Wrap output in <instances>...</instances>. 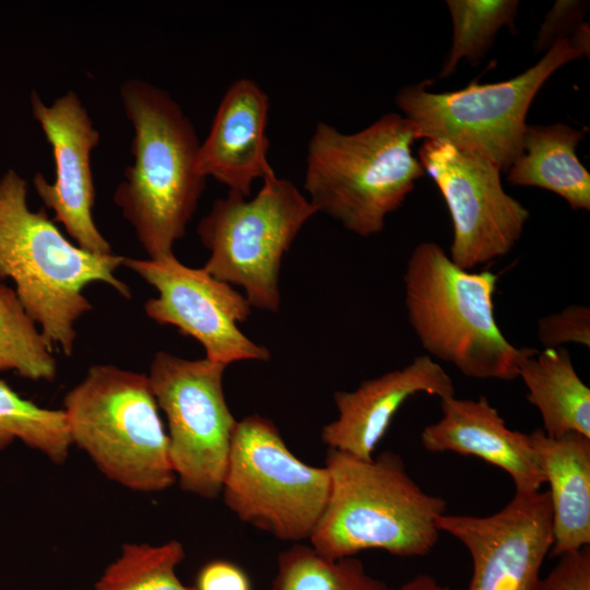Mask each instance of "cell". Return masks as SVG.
Listing matches in <instances>:
<instances>
[{"label":"cell","instance_id":"22","mask_svg":"<svg viewBox=\"0 0 590 590\" xmlns=\"http://www.w3.org/2000/svg\"><path fill=\"white\" fill-rule=\"evenodd\" d=\"M22 441L51 462H66L72 446L63 410L42 408L0 379V450Z\"/></svg>","mask_w":590,"mask_h":590},{"label":"cell","instance_id":"8","mask_svg":"<svg viewBox=\"0 0 590 590\" xmlns=\"http://www.w3.org/2000/svg\"><path fill=\"white\" fill-rule=\"evenodd\" d=\"M569 38H560L538 63L496 83L470 82L467 87L434 93L430 81L401 88L396 104L422 139L441 140L481 154L503 172L522 151L529 107L546 80L565 63L580 58Z\"/></svg>","mask_w":590,"mask_h":590},{"label":"cell","instance_id":"6","mask_svg":"<svg viewBox=\"0 0 590 590\" xmlns=\"http://www.w3.org/2000/svg\"><path fill=\"white\" fill-rule=\"evenodd\" d=\"M72 445L108 480L156 493L177 480L168 436L148 375L92 365L63 399Z\"/></svg>","mask_w":590,"mask_h":590},{"label":"cell","instance_id":"21","mask_svg":"<svg viewBox=\"0 0 590 590\" xmlns=\"http://www.w3.org/2000/svg\"><path fill=\"white\" fill-rule=\"evenodd\" d=\"M270 590H389L355 556L331 558L311 545L280 553Z\"/></svg>","mask_w":590,"mask_h":590},{"label":"cell","instance_id":"24","mask_svg":"<svg viewBox=\"0 0 590 590\" xmlns=\"http://www.w3.org/2000/svg\"><path fill=\"white\" fill-rule=\"evenodd\" d=\"M184 558V546L177 540L158 545L126 543L93 590H194L176 574Z\"/></svg>","mask_w":590,"mask_h":590},{"label":"cell","instance_id":"9","mask_svg":"<svg viewBox=\"0 0 590 590\" xmlns=\"http://www.w3.org/2000/svg\"><path fill=\"white\" fill-rule=\"evenodd\" d=\"M329 494L328 469L298 459L271 420L237 421L221 495L239 520L282 541L309 540Z\"/></svg>","mask_w":590,"mask_h":590},{"label":"cell","instance_id":"18","mask_svg":"<svg viewBox=\"0 0 590 590\" xmlns=\"http://www.w3.org/2000/svg\"><path fill=\"white\" fill-rule=\"evenodd\" d=\"M547 491L553 526L550 555L559 557L590 544V437L530 433Z\"/></svg>","mask_w":590,"mask_h":590},{"label":"cell","instance_id":"23","mask_svg":"<svg viewBox=\"0 0 590 590\" xmlns=\"http://www.w3.org/2000/svg\"><path fill=\"white\" fill-rule=\"evenodd\" d=\"M15 291L0 283V373L14 370L35 381H52L57 363Z\"/></svg>","mask_w":590,"mask_h":590},{"label":"cell","instance_id":"19","mask_svg":"<svg viewBox=\"0 0 590 590\" xmlns=\"http://www.w3.org/2000/svg\"><path fill=\"white\" fill-rule=\"evenodd\" d=\"M585 132L560 122L527 126L522 151L508 168V182L545 189L573 210H590V174L576 153Z\"/></svg>","mask_w":590,"mask_h":590},{"label":"cell","instance_id":"31","mask_svg":"<svg viewBox=\"0 0 590 590\" xmlns=\"http://www.w3.org/2000/svg\"><path fill=\"white\" fill-rule=\"evenodd\" d=\"M589 24L582 22L577 26L569 38L573 48L576 49L581 57H589Z\"/></svg>","mask_w":590,"mask_h":590},{"label":"cell","instance_id":"27","mask_svg":"<svg viewBox=\"0 0 590 590\" xmlns=\"http://www.w3.org/2000/svg\"><path fill=\"white\" fill-rule=\"evenodd\" d=\"M588 5L586 1L557 0L541 24L534 45L535 50L547 51L555 42L573 34L582 23Z\"/></svg>","mask_w":590,"mask_h":590},{"label":"cell","instance_id":"14","mask_svg":"<svg viewBox=\"0 0 590 590\" xmlns=\"http://www.w3.org/2000/svg\"><path fill=\"white\" fill-rule=\"evenodd\" d=\"M31 105L51 146L55 163L54 182H48L42 173L35 174L36 193L80 248L97 255L113 253L93 219L95 186L91 154L101 135L86 108L72 91L48 106L32 92Z\"/></svg>","mask_w":590,"mask_h":590},{"label":"cell","instance_id":"20","mask_svg":"<svg viewBox=\"0 0 590 590\" xmlns=\"http://www.w3.org/2000/svg\"><path fill=\"white\" fill-rule=\"evenodd\" d=\"M518 378L542 418L547 436L590 437V389L577 374L566 347L538 350L519 365Z\"/></svg>","mask_w":590,"mask_h":590},{"label":"cell","instance_id":"29","mask_svg":"<svg viewBox=\"0 0 590 590\" xmlns=\"http://www.w3.org/2000/svg\"><path fill=\"white\" fill-rule=\"evenodd\" d=\"M194 590H251L247 575L235 564L216 559L199 571Z\"/></svg>","mask_w":590,"mask_h":590},{"label":"cell","instance_id":"1","mask_svg":"<svg viewBox=\"0 0 590 590\" xmlns=\"http://www.w3.org/2000/svg\"><path fill=\"white\" fill-rule=\"evenodd\" d=\"M120 97L133 128V163L114 201L149 259L172 256L205 189L197 167L201 142L168 92L132 79L121 85Z\"/></svg>","mask_w":590,"mask_h":590},{"label":"cell","instance_id":"25","mask_svg":"<svg viewBox=\"0 0 590 590\" xmlns=\"http://www.w3.org/2000/svg\"><path fill=\"white\" fill-rule=\"evenodd\" d=\"M452 21V44L440 78L449 76L461 59L483 58L503 26L515 30L517 0H447Z\"/></svg>","mask_w":590,"mask_h":590},{"label":"cell","instance_id":"2","mask_svg":"<svg viewBox=\"0 0 590 590\" xmlns=\"http://www.w3.org/2000/svg\"><path fill=\"white\" fill-rule=\"evenodd\" d=\"M27 184L15 170L0 178V281L15 293L51 347L70 356L75 323L93 309L83 290L103 282L125 298L129 286L115 275L123 257L97 255L71 243L45 211L27 205Z\"/></svg>","mask_w":590,"mask_h":590},{"label":"cell","instance_id":"15","mask_svg":"<svg viewBox=\"0 0 590 590\" xmlns=\"http://www.w3.org/2000/svg\"><path fill=\"white\" fill-rule=\"evenodd\" d=\"M455 396L452 378L440 364L418 355L402 368L364 380L352 391L333 394L338 416L321 429L329 449L371 460L399 409L413 396Z\"/></svg>","mask_w":590,"mask_h":590},{"label":"cell","instance_id":"26","mask_svg":"<svg viewBox=\"0 0 590 590\" xmlns=\"http://www.w3.org/2000/svg\"><path fill=\"white\" fill-rule=\"evenodd\" d=\"M538 338L544 349L575 343L590 347V309L573 304L538 319Z\"/></svg>","mask_w":590,"mask_h":590},{"label":"cell","instance_id":"17","mask_svg":"<svg viewBox=\"0 0 590 590\" xmlns=\"http://www.w3.org/2000/svg\"><path fill=\"white\" fill-rule=\"evenodd\" d=\"M269 108L268 95L253 80L233 82L200 143L199 173L225 185L231 193L250 197L253 182L274 172L268 160Z\"/></svg>","mask_w":590,"mask_h":590},{"label":"cell","instance_id":"3","mask_svg":"<svg viewBox=\"0 0 590 590\" xmlns=\"http://www.w3.org/2000/svg\"><path fill=\"white\" fill-rule=\"evenodd\" d=\"M324 467L330 494L309 538L316 551L331 558L367 550L418 557L435 547L447 500L424 492L400 455L384 451L362 460L328 449Z\"/></svg>","mask_w":590,"mask_h":590},{"label":"cell","instance_id":"10","mask_svg":"<svg viewBox=\"0 0 590 590\" xmlns=\"http://www.w3.org/2000/svg\"><path fill=\"white\" fill-rule=\"evenodd\" d=\"M226 366L157 352L148 375L168 426L169 456L181 489L221 495L237 420L223 390Z\"/></svg>","mask_w":590,"mask_h":590},{"label":"cell","instance_id":"30","mask_svg":"<svg viewBox=\"0 0 590 590\" xmlns=\"http://www.w3.org/2000/svg\"><path fill=\"white\" fill-rule=\"evenodd\" d=\"M389 590H450V588L430 575L420 574L397 588H389Z\"/></svg>","mask_w":590,"mask_h":590},{"label":"cell","instance_id":"16","mask_svg":"<svg viewBox=\"0 0 590 590\" xmlns=\"http://www.w3.org/2000/svg\"><path fill=\"white\" fill-rule=\"evenodd\" d=\"M441 417L421 433L429 452L477 457L511 477L515 493L531 494L545 483L530 434L510 429L487 398L440 399Z\"/></svg>","mask_w":590,"mask_h":590},{"label":"cell","instance_id":"13","mask_svg":"<svg viewBox=\"0 0 590 590\" xmlns=\"http://www.w3.org/2000/svg\"><path fill=\"white\" fill-rule=\"evenodd\" d=\"M437 524L470 554L472 574L467 590H541L542 566L553 546L547 491L515 493L508 504L488 516L445 514Z\"/></svg>","mask_w":590,"mask_h":590},{"label":"cell","instance_id":"7","mask_svg":"<svg viewBox=\"0 0 590 590\" xmlns=\"http://www.w3.org/2000/svg\"><path fill=\"white\" fill-rule=\"evenodd\" d=\"M262 181L251 198L228 192L216 199L197 233L210 251L203 268L217 280L243 287L251 307L276 312L283 257L318 211L291 180L274 172Z\"/></svg>","mask_w":590,"mask_h":590},{"label":"cell","instance_id":"4","mask_svg":"<svg viewBox=\"0 0 590 590\" xmlns=\"http://www.w3.org/2000/svg\"><path fill=\"white\" fill-rule=\"evenodd\" d=\"M498 275L465 270L444 248L422 241L405 271L408 321L432 358L476 379L514 380L521 361L535 349L518 347L502 332L494 312Z\"/></svg>","mask_w":590,"mask_h":590},{"label":"cell","instance_id":"12","mask_svg":"<svg viewBox=\"0 0 590 590\" xmlns=\"http://www.w3.org/2000/svg\"><path fill=\"white\" fill-rule=\"evenodd\" d=\"M122 266L157 292L144 304L146 316L197 340L205 358L225 366L239 361L270 359V351L238 327L251 312L245 295L204 268L188 267L175 255L158 259L123 257Z\"/></svg>","mask_w":590,"mask_h":590},{"label":"cell","instance_id":"5","mask_svg":"<svg viewBox=\"0 0 590 590\" xmlns=\"http://www.w3.org/2000/svg\"><path fill=\"white\" fill-rule=\"evenodd\" d=\"M422 139L406 117L389 113L355 133L318 122L308 143L304 189L318 212L362 237L379 234L425 175L413 155Z\"/></svg>","mask_w":590,"mask_h":590},{"label":"cell","instance_id":"11","mask_svg":"<svg viewBox=\"0 0 590 590\" xmlns=\"http://www.w3.org/2000/svg\"><path fill=\"white\" fill-rule=\"evenodd\" d=\"M420 163L438 187L452 222L450 259L474 270L503 258L521 238L529 210L508 194L499 167L441 140H425Z\"/></svg>","mask_w":590,"mask_h":590},{"label":"cell","instance_id":"28","mask_svg":"<svg viewBox=\"0 0 590 590\" xmlns=\"http://www.w3.org/2000/svg\"><path fill=\"white\" fill-rule=\"evenodd\" d=\"M558 558L553 569L543 577L541 590H590V547Z\"/></svg>","mask_w":590,"mask_h":590}]
</instances>
